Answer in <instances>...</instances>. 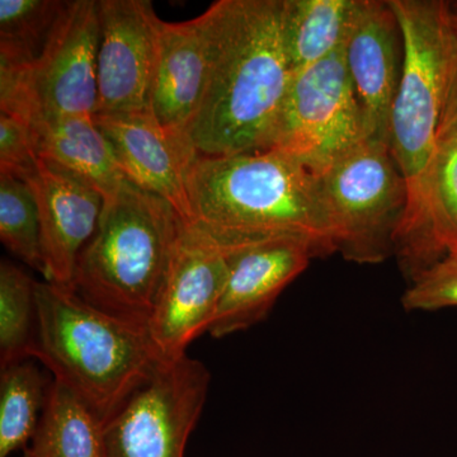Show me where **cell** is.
I'll list each match as a JSON object with an SVG mask.
<instances>
[{
    "label": "cell",
    "mask_w": 457,
    "mask_h": 457,
    "mask_svg": "<svg viewBox=\"0 0 457 457\" xmlns=\"http://www.w3.org/2000/svg\"><path fill=\"white\" fill-rule=\"evenodd\" d=\"M284 0H219L204 12L210 71L187 130L200 155L269 150L294 78L282 29Z\"/></svg>",
    "instance_id": "1"
},
{
    "label": "cell",
    "mask_w": 457,
    "mask_h": 457,
    "mask_svg": "<svg viewBox=\"0 0 457 457\" xmlns=\"http://www.w3.org/2000/svg\"><path fill=\"white\" fill-rule=\"evenodd\" d=\"M186 224L222 249L295 237L317 255L338 252L320 180L278 150L197 154L186 177Z\"/></svg>",
    "instance_id": "2"
},
{
    "label": "cell",
    "mask_w": 457,
    "mask_h": 457,
    "mask_svg": "<svg viewBox=\"0 0 457 457\" xmlns=\"http://www.w3.org/2000/svg\"><path fill=\"white\" fill-rule=\"evenodd\" d=\"M403 40V69L390 117V150L407 185L394 253L405 272L433 263L428 185L438 135L457 78V20L449 2L387 0Z\"/></svg>",
    "instance_id": "3"
},
{
    "label": "cell",
    "mask_w": 457,
    "mask_h": 457,
    "mask_svg": "<svg viewBox=\"0 0 457 457\" xmlns=\"http://www.w3.org/2000/svg\"><path fill=\"white\" fill-rule=\"evenodd\" d=\"M41 361L106 423L165 362L146 326L96 308L73 290L35 282Z\"/></svg>",
    "instance_id": "4"
},
{
    "label": "cell",
    "mask_w": 457,
    "mask_h": 457,
    "mask_svg": "<svg viewBox=\"0 0 457 457\" xmlns=\"http://www.w3.org/2000/svg\"><path fill=\"white\" fill-rule=\"evenodd\" d=\"M185 227L173 204L126 177L104 200L97 230L78 258L75 293L146 326Z\"/></svg>",
    "instance_id": "5"
},
{
    "label": "cell",
    "mask_w": 457,
    "mask_h": 457,
    "mask_svg": "<svg viewBox=\"0 0 457 457\" xmlns=\"http://www.w3.org/2000/svg\"><path fill=\"white\" fill-rule=\"evenodd\" d=\"M98 0L65 2L40 55L0 62V111L27 123L97 111Z\"/></svg>",
    "instance_id": "6"
},
{
    "label": "cell",
    "mask_w": 457,
    "mask_h": 457,
    "mask_svg": "<svg viewBox=\"0 0 457 457\" xmlns=\"http://www.w3.org/2000/svg\"><path fill=\"white\" fill-rule=\"evenodd\" d=\"M345 260L378 263L394 251L407 185L389 144L365 139L319 174Z\"/></svg>",
    "instance_id": "7"
},
{
    "label": "cell",
    "mask_w": 457,
    "mask_h": 457,
    "mask_svg": "<svg viewBox=\"0 0 457 457\" xmlns=\"http://www.w3.org/2000/svg\"><path fill=\"white\" fill-rule=\"evenodd\" d=\"M365 139V119L343 45L294 74L270 149L284 153L319 176Z\"/></svg>",
    "instance_id": "8"
},
{
    "label": "cell",
    "mask_w": 457,
    "mask_h": 457,
    "mask_svg": "<svg viewBox=\"0 0 457 457\" xmlns=\"http://www.w3.org/2000/svg\"><path fill=\"white\" fill-rule=\"evenodd\" d=\"M209 386L200 361H165L104 423V457H185Z\"/></svg>",
    "instance_id": "9"
},
{
    "label": "cell",
    "mask_w": 457,
    "mask_h": 457,
    "mask_svg": "<svg viewBox=\"0 0 457 457\" xmlns=\"http://www.w3.org/2000/svg\"><path fill=\"white\" fill-rule=\"evenodd\" d=\"M228 278L227 252L186 224L146 328L164 361L209 332Z\"/></svg>",
    "instance_id": "10"
},
{
    "label": "cell",
    "mask_w": 457,
    "mask_h": 457,
    "mask_svg": "<svg viewBox=\"0 0 457 457\" xmlns=\"http://www.w3.org/2000/svg\"><path fill=\"white\" fill-rule=\"evenodd\" d=\"M96 114L149 110L162 20L149 0H98Z\"/></svg>",
    "instance_id": "11"
},
{
    "label": "cell",
    "mask_w": 457,
    "mask_h": 457,
    "mask_svg": "<svg viewBox=\"0 0 457 457\" xmlns=\"http://www.w3.org/2000/svg\"><path fill=\"white\" fill-rule=\"evenodd\" d=\"M228 278L209 328L213 338L242 332L266 319L282 291L318 257L295 237L227 249Z\"/></svg>",
    "instance_id": "12"
},
{
    "label": "cell",
    "mask_w": 457,
    "mask_h": 457,
    "mask_svg": "<svg viewBox=\"0 0 457 457\" xmlns=\"http://www.w3.org/2000/svg\"><path fill=\"white\" fill-rule=\"evenodd\" d=\"M22 179L40 212L45 278L74 291L78 258L97 230L104 197L73 171L41 158Z\"/></svg>",
    "instance_id": "13"
},
{
    "label": "cell",
    "mask_w": 457,
    "mask_h": 457,
    "mask_svg": "<svg viewBox=\"0 0 457 457\" xmlns=\"http://www.w3.org/2000/svg\"><path fill=\"white\" fill-rule=\"evenodd\" d=\"M125 176L163 197L187 222L186 177L198 153L186 135L168 130L149 110L95 114Z\"/></svg>",
    "instance_id": "14"
},
{
    "label": "cell",
    "mask_w": 457,
    "mask_h": 457,
    "mask_svg": "<svg viewBox=\"0 0 457 457\" xmlns=\"http://www.w3.org/2000/svg\"><path fill=\"white\" fill-rule=\"evenodd\" d=\"M399 25L389 3L360 0L345 44V62L365 119L368 139L390 145L398 74Z\"/></svg>",
    "instance_id": "15"
},
{
    "label": "cell",
    "mask_w": 457,
    "mask_h": 457,
    "mask_svg": "<svg viewBox=\"0 0 457 457\" xmlns=\"http://www.w3.org/2000/svg\"><path fill=\"white\" fill-rule=\"evenodd\" d=\"M210 71V40L204 13L186 22H164L149 111L168 130L186 135L196 116Z\"/></svg>",
    "instance_id": "16"
},
{
    "label": "cell",
    "mask_w": 457,
    "mask_h": 457,
    "mask_svg": "<svg viewBox=\"0 0 457 457\" xmlns=\"http://www.w3.org/2000/svg\"><path fill=\"white\" fill-rule=\"evenodd\" d=\"M38 158L73 171L104 200L126 179L110 141L93 114H68L29 122Z\"/></svg>",
    "instance_id": "17"
},
{
    "label": "cell",
    "mask_w": 457,
    "mask_h": 457,
    "mask_svg": "<svg viewBox=\"0 0 457 457\" xmlns=\"http://www.w3.org/2000/svg\"><path fill=\"white\" fill-rule=\"evenodd\" d=\"M360 0H284L285 50L294 74L345 45Z\"/></svg>",
    "instance_id": "18"
},
{
    "label": "cell",
    "mask_w": 457,
    "mask_h": 457,
    "mask_svg": "<svg viewBox=\"0 0 457 457\" xmlns=\"http://www.w3.org/2000/svg\"><path fill=\"white\" fill-rule=\"evenodd\" d=\"M104 423L62 381L54 378L27 457H104Z\"/></svg>",
    "instance_id": "19"
},
{
    "label": "cell",
    "mask_w": 457,
    "mask_h": 457,
    "mask_svg": "<svg viewBox=\"0 0 457 457\" xmlns=\"http://www.w3.org/2000/svg\"><path fill=\"white\" fill-rule=\"evenodd\" d=\"M51 383L37 366L23 360L0 375V457L32 441L46 405Z\"/></svg>",
    "instance_id": "20"
},
{
    "label": "cell",
    "mask_w": 457,
    "mask_h": 457,
    "mask_svg": "<svg viewBox=\"0 0 457 457\" xmlns=\"http://www.w3.org/2000/svg\"><path fill=\"white\" fill-rule=\"evenodd\" d=\"M35 282L9 262L0 264L2 368L31 357L36 338Z\"/></svg>",
    "instance_id": "21"
},
{
    "label": "cell",
    "mask_w": 457,
    "mask_h": 457,
    "mask_svg": "<svg viewBox=\"0 0 457 457\" xmlns=\"http://www.w3.org/2000/svg\"><path fill=\"white\" fill-rule=\"evenodd\" d=\"M64 3L0 0V62L31 64L44 49Z\"/></svg>",
    "instance_id": "22"
},
{
    "label": "cell",
    "mask_w": 457,
    "mask_h": 457,
    "mask_svg": "<svg viewBox=\"0 0 457 457\" xmlns=\"http://www.w3.org/2000/svg\"><path fill=\"white\" fill-rule=\"evenodd\" d=\"M0 239L29 267L44 275L37 201L25 179L0 173Z\"/></svg>",
    "instance_id": "23"
},
{
    "label": "cell",
    "mask_w": 457,
    "mask_h": 457,
    "mask_svg": "<svg viewBox=\"0 0 457 457\" xmlns=\"http://www.w3.org/2000/svg\"><path fill=\"white\" fill-rule=\"evenodd\" d=\"M429 239L436 261L457 253V140L440 137L428 185Z\"/></svg>",
    "instance_id": "24"
},
{
    "label": "cell",
    "mask_w": 457,
    "mask_h": 457,
    "mask_svg": "<svg viewBox=\"0 0 457 457\" xmlns=\"http://www.w3.org/2000/svg\"><path fill=\"white\" fill-rule=\"evenodd\" d=\"M402 303L407 311L457 308V253L446 255L411 279Z\"/></svg>",
    "instance_id": "25"
},
{
    "label": "cell",
    "mask_w": 457,
    "mask_h": 457,
    "mask_svg": "<svg viewBox=\"0 0 457 457\" xmlns=\"http://www.w3.org/2000/svg\"><path fill=\"white\" fill-rule=\"evenodd\" d=\"M37 158L29 123L0 113V173L23 179L35 170Z\"/></svg>",
    "instance_id": "26"
},
{
    "label": "cell",
    "mask_w": 457,
    "mask_h": 457,
    "mask_svg": "<svg viewBox=\"0 0 457 457\" xmlns=\"http://www.w3.org/2000/svg\"><path fill=\"white\" fill-rule=\"evenodd\" d=\"M440 137H453L457 140V78L451 90L449 104H447L446 112H445L444 121H442Z\"/></svg>",
    "instance_id": "27"
},
{
    "label": "cell",
    "mask_w": 457,
    "mask_h": 457,
    "mask_svg": "<svg viewBox=\"0 0 457 457\" xmlns=\"http://www.w3.org/2000/svg\"><path fill=\"white\" fill-rule=\"evenodd\" d=\"M451 4V11H453V16H455L457 20V2L455 3H450Z\"/></svg>",
    "instance_id": "28"
},
{
    "label": "cell",
    "mask_w": 457,
    "mask_h": 457,
    "mask_svg": "<svg viewBox=\"0 0 457 457\" xmlns=\"http://www.w3.org/2000/svg\"><path fill=\"white\" fill-rule=\"evenodd\" d=\"M25 457H27V456H25Z\"/></svg>",
    "instance_id": "29"
}]
</instances>
